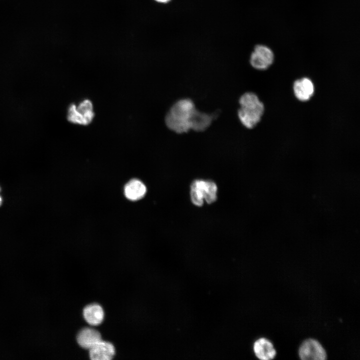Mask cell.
<instances>
[{
	"instance_id": "cell-6",
	"label": "cell",
	"mask_w": 360,
	"mask_h": 360,
	"mask_svg": "<svg viewBox=\"0 0 360 360\" xmlns=\"http://www.w3.org/2000/svg\"><path fill=\"white\" fill-rule=\"evenodd\" d=\"M292 89L296 98L302 102L309 100L314 92V84L307 77L296 80L293 83Z\"/></svg>"
},
{
	"instance_id": "cell-5",
	"label": "cell",
	"mask_w": 360,
	"mask_h": 360,
	"mask_svg": "<svg viewBox=\"0 0 360 360\" xmlns=\"http://www.w3.org/2000/svg\"><path fill=\"white\" fill-rule=\"evenodd\" d=\"M299 356L304 360H324L326 358L325 350L318 341L308 339L304 341L299 349Z\"/></svg>"
},
{
	"instance_id": "cell-16",
	"label": "cell",
	"mask_w": 360,
	"mask_h": 360,
	"mask_svg": "<svg viewBox=\"0 0 360 360\" xmlns=\"http://www.w3.org/2000/svg\"><path fill=\"white\" fill-rule=\"evenodd\" d=\"M2 199L1 197L0 196V206L2 204Z\"/></svg>"
},
{
	"instance_id": "cell-1",
	"label": "cell",
	"mask_w": 360,
	"mask_h": 360,
	"mask_svg": "<svg viewBox=\"0 0 360 360\" xmlns=\"http://www.w3.org/2000/svg\"><path fill=\"white\" fill-rule=\"evenodd\" d=\"M195 110L194 104L192 100L186 98L178 100L166 116V126L178 134L187 132L191 129V120Z\"/></svg>"
},
{
	"instance_id": "cell-4",
	"label": "cell",
	"mask_w": 360,
	"mask_h": 360,
	"mask_svg": "<svg viewBox=\"0 0 360 360\" xmlns=\"http://www.w3.org/2000/svg\"><path fill=\"white\" fill-rule=\"evenodd\" d=\"M274 54L272 50L268 46L256 44L250 58L251 66L258 70L268 69L274 63Z\"/></svg>"
},
{
	"instance_id": "cell-13",
	"label": "cell",
	"mask_w": 360,
	"mask_h": 360,
	"mask_svg": "<svg viewBox=\"0 0 360 360\" xmlns=\"http://www.w3.org/2000/svg\"><path fill=\"white\" fill-rule=\"evenodd\" d=\"M206 182L202 180H195L190 186V198L192 202L197 206H202L206 192Z\"/></svg>"
},
{
	"instance_id": "cell-8",
	"label": "cell",
	"mask_w": 360,
	"mask_h": 360,
	"mask_svg": "<svg viewBox=\"0 0 360 360\" xmlns=\"http://www.w3.org/2000/svg\"><path fill=\"white\" fill-rule=\"evenodd\" d=\"M76 339L81 347L89 350L102 340L100 333L95 329L89 328L80 330Z\"/></svg>"
},
{
	"instance_id": "cell-11",
	"label": "cell",
	"mask_w": 360,
	"mask_h": 360,
	"mask_svg": "<svg viewBox=\"0 0 360 360\" xmlns=\"http://www.w3.org/2000/svg\"><path fill=\"white\" fill-rule=\"evenodd\" d=\"M84 317L90 324L97 326L101 324L104 318V312L101 306L96 304L88 305L83 311Z\"/></svg>"
},
{
	"instance_id": "cell-3",
	"label": "cell",
	"mask_w": 360,
	"mask_h": 360,
	"mask_svg": "<svg viewBox=\"0 0 360 360\" xmlns=\"http://www.w3.org/2000/svg\"><path fill=\"white\" fill-rule=\"evenodd\" d=\"M94 117L92 104L88 100L82 101L78 106L72 104L68 108V120L71 122L87 125Z\"/></svg>"
},
{
	"instance_id": "cell-15",
	"label": "cell",
	"mask_w": 360,
	"mask_h": 360,
	"mask_svg": "<svg viewBox=\"0 0 360 360\" xmlns=\"http://www.w3.org/2000/svg\"><path fill=\"white\" fill-rule=\"evenodd\" d=\"M156 2L160 4H167L171 0H154Z\"/></svg>"
},
{
	"instance_id": "cell-10",
	"label": "cell",
	"mask_w": 360,
	"mask_h": 360,
	"mask_svg": "<svg viewBox=\"0 0 360 360\" xmlns=\"http://www.w3.org/2000/svg\"><path fill=\"white\" fill-rule=\"evenodd\" d=\"M145 185L140 180L133 179L128 182L124 186L126 196L130 200H136L142 198L146 192Z\"/></svg>"
},
{
	"instance_id": "cell-7",
	"label": "cell",
	"mask_w": 360,
	"mask_h": 360,
	"mask_svg": "<svg viewBox=\"0 0 360 360\" xmlns=\"http://www.w3.org/2000/svg\"><path fill=\"white\" fill-rule=\"evenodd\" d=\"M89 354L93 360H110L115 354V348L110 342L100 340L90 349Z\"/></svg>"
},
{
	"instance_id": "cell-12",
	"label": "cell",
	"mask_w": 360,
	"mask_h": 360,
	"mask_svg": "<svg viewBox=\"0 0 360 360\" xmlns=\"http://www.w3.org/2000/svg\"><path fill=\"white\" fill-rule=\"evenodd\" d=\"M214 116L212 114L200 112L196 108L191 120V129L196 132H202L211 124Z\"/></svg>"
},
{
	"instance_id": "cell-14",
	"label": "cell",
	"mask_w": 360,
	"mask_h": 360,
	"mask_svg": "<svg viewBox=\"0 0 360 360\" xmlns=\"http://www.w3.org/2000/svg\"><path fill=\"white\" fill-rule=\"evenodd\" d=\"M216 192L217 186L216 184L212 181L207 180V192L204 200L208 204H212L216 200Z\"/></svg>"
},
{
	"instance_id": "cell-9",
	"label": "cell",
	"mask_w": 360,
	"mask_h": 360,
	"mask_svg": "<svg viewBox=\"0 0 360 360\" xmlns=\"http://www.w3.org/2000/svg\"><path fill=\"white\" fill-rule=\"evenodd\" d=\"M254 351L256 357L262 360L273 359L276 354V350L272 343L264 338L255 342Z\"/></svg>"
},
{
	"instance_id": "cell-2",
	"label": "cell",
	"mask_w": 360,
	"mask_h": 360,
	"mask_svg": "<svg viewBox=\"0 0 360 360\" xmlns=\"http://www.w3.org/2000/svg\"><path fill=\"white\" fill-rule=\"evenodd\" d=\"M238 118L246 128H254L260 121L264 112V106L254 92H246L240 98Z\"/></svg>"
}]
</instances>
